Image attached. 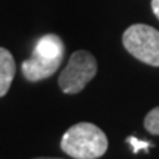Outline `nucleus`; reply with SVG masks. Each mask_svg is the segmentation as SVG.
Here are the masks:
<instances>
[{
  "label": "nucleus",
  "instance_id": "nucleus-5",
  "mask_svg": "<svg viewBox=\"0 0 159 159\" xmlns=\"http://www.w3.org/2000/svg\"><path fill=\"white\" fill-rule=\"evenodd\" d=\"M65 53V46L61 37L56 34H46L35 43L33 55L47 59H56V57H63Z\"/></svg>",
  "mask_w": 159,
  "mask_h": 159
},
{
  "label": "nucleus",
  "instance_id": "nucleus-9",
  "mask_svg": "<svg viewBox=\"0 0 159 159\" xmlns=\"http://www.w3.org/2000/svg\"><path fill=\"white\" fill-rule=\"evenodd\" d=\"M152 11H153V13H155V16L159 19V0H152Z\"/></svg>",
  "mask_w": 159,
  "mask_h": 159
},
{
  "label": "nucleus",
  "instance_id": "nucleus-6",
  "mask_svg": "<svg viewBox=\"0 0 159 159\" xmlns=\"http://www.w3.org/2000/svg\"><path fill=\"white\" fill-rule=\"evenodd\" d=\"M16 72V65L12 53L5 47H0V97L9 91Z\"/></svg>",
  "mask_w": 159,
  "mask_h": 159
},
{
  "label": "nucleus",
  "instance_id": "nucleus-10",
  "mask_svg": "<svg viewBox=\"0 0 159 159\" xmlns=\"http://www.w3.org/2000/svg\"><path fill=\"white\" fill-rule=\"evenodd\" d=\"M34 159H61V158H34Z\"/></svg>",
  "mask_w": 159,
  "mask_h": 159
},
{
  "label": "nucleus",
  "instance_id": "nucleus-2",
  "mask_svg": "<svg viewBox=\"0 0 159 159\" xmlns=\"http://www.w3.org/2000/svg\"><path fill=\"white\" fill-rule=\"evenodd\" d=\"M122 44L130 55L148 63L159 66V31L150 25L134 24L124 31Z\"/></svg>",
  "mask_w": 159,
  "mask_h": 159
},
{
  "label": "nucleus",
  "instance_id": "nucleus-1",
  "mask_svg": "<svg viewBox=\"0 0 159 159\" xmlns=\"http://www.w3.org/2000/svg\"><path fill=\"white\" fill-rule=\"evenodd\" d=\"M61 149L74 159H99L108 150V137L97 125L78 122L65 131Z\"/></svg>",
  "mask_w": 159,
  "mask_h": 159
},
{
  "label": "nucleus",
  "instance_id": "nucleus-7",
  "mask_svg": "<svg viewBox=\"0 0 159 159\" xmlns=\"http://www.w3.org/2000/svg\"><path fill=\"white\" fill-rule=\"evenodd\" d=\"M144 128L155 136H159V106L152 109L144 118Z\"/></svg>",
  "mask_w": 159,
  "mask_h": 159
},
{
  "label": "nucleus",
  "instance_id": "nucleus-3",
  "mask_svg": "<svg viewBox=\"0 0 159 159\" xmlns=\"http://www.w3.org/2000/svg\"><path fill=\"white\" fill-rule=\"evenodd\" d=\"M97 72V62L90 52H74L66 68L59 75V87L65 94H77L94 78Z\"/></svg>",
  "mask_w": 159,
  "mask_h": 159
},
{
  "label": "nucleus",
  "instance_id": "nucleus-4",
  "mask_svg": "<svg viewBox=\"0 0 159 159\" xmlns=\"http://www.w3.org/2000/svg\"><path fill=\"white\" fill-rule=\"evenodd\" d=\"M63 57H56V59H47V57H41L37 55L24 61L21 71L25 78L35 83V81H41L44 78H49L57 71V68L61 66Z\"/></svg>",
  "mask_w": 159,
  "mask_h": 159
},
{
  "label": "nucleus",
  "instance_id": "nucleus-8",
  "mask_svg": "<svg viewBox=\"0 0 159 159\" xmlns=\"http://www.w3.org/2000/svg\"><path fill=\"white\" fill-rule=\"evenodd\" d=\"M128 143H130L131 146H133L134 153H137V152H139V150H142V149L150 148V143H148V142H140V140H137L136 137H128Z\"/></svg>",
  "mask_w": 159,
  "mask_h": 159
}]
</instances>
